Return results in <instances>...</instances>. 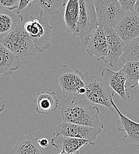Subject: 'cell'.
Listing matches in <instances>:
<instances>
[{
  "mask_svg": "<svg viewBox=\"0 0 139 154\" xmlns=\"http://www.w3.org/2000/svg\"><path fill=\"white\" fill-rule=\"evenodd\" d=\"M19 0H0V8L12 11L19 7Z\"/></svg>",
  "mask_w": 139,
  "mask_h": 154,
  "instance_id": "23",
  "label": "cell"
},
{
  "mask_svg": "<svg viewBox=\"0 0 139 154\" xmlns=\"http://www.w3.org/2000/svg\"><path fill=\"white\" fill-rule=\"evenodd\" d=\"M85 93H86V89H85V87L80 88V90H79L78 92V95L85 94Z\"/></svg>",
  "mask_w": 139,
  "mask_h": 154,
  "instance_id": "29",
  "label": "cell"
},
{
  "mask_svg": "<svg viewBox=\"0 0 139 154\" xmlns=\"http://www.w3.org/2000/svg\"><path fill=\"white\" fill-rule=\"evenodd\" d=\"M36 3V1H26V0H20L19 5L17 8V13L20 14L27 10H29L32 5V4Z\"/></svg>",
  "mask_w": 139,
  "mask_h": 154,
  "instance_id": "25",
  "label": "cell"
},
{
  "mask_svg": "<svg viewBox=\"0 0 139 154\" xmlns=\"http://www.w3.org/2000/svg\"><path fill=\"white\" fill-rule=\"evenodd\" d=\"M107 42V54L102 60L112 68L116 66L124 52L125 43L114 29H104Z\"/></svg>",
  "mask_w": 139,
  "mask_h": 154,
  "instance_id": "9",
  "label": "cell"
},
{
  "mask_svg": "<svg viewBox=\"0 0 139 154\" xmlns=\"http://www.w3.org/2000/svg\"><path fill=\"white\" fill-rule=\"evenodd\" d=\"M83 79L86 89V99L92 104H99L107 107L110 111L114 110L111 103L114 91L101 77L85 72Z\"/></svg>",
  "mask_w": 139,
  "mask_h": 154,
  "instance_id": "3",
  "label": "cell"
},
{
  "mask_svg": "<svg viewBox=\"0 0 139 154\" xmlns=\"http://www.w3.org/2000/svg\"><path fill=\"white\" fill-rule=\"evenodd\" d=\"M80 14L74 36L79 37L80 42L86 45L91 32L99 27L92 0H79Z\"/></svg>",
  "mask_w": 139,
  "mask_h": 154,
  "instance_id": "5",
  "label": "cell"
},
{
  "mask_svg": "<svg viewBox=\"0 0 139 154\" xmlns=\"http://www.w3.org/2000/svg\"><path fill=\"white\" fill-rule=\"evenodd\" d=\"M134 13L139 16V0L136 1L135 9H134Z\"/></svg>",
  "mask_w": 139,
  "mask_h": 154,
  "instance_id": "28",
  "label": "cell"
},
{
  "mask_svg": "<svg viewBox=\"0 0 139 154\" xmlns=\"http://www.w3.org/2000/svg\"><path fill=\"white\" fill-rule=\"evenodd\" d=\"M83 74L78 70H73L66 65H63L56 75L55 81L62 89V96L64 98L78 95V92L80 88L85 86Z\"/></svg>",
  "mask_w": 139,
  "mask_h": 154,
  "instance_id": "7",
  "label": "cell"
},
{
  "mask_svg": "<svg viewBox=\"0 0 139 154\" xmlns=\"http://www.w3.org/2000/svg\"><path fill=\"white\" fill-rule=\"evenodd\" d=\"M75 98L60 108L62 122L102 129L104 125L99 120V108L87 99L75 102Z\"/></svg>",
  "mask_w": 139,
  "mask_h": 154,
  "instance_id": "1",
  "label": "cell"
},
{
  "mask_svg": "<svg viewBox=\"0 0 139 154\" xmlns=\"http://www.w3.org/2000/svg\"><path fill=\"white\" fill-rule=\"evenodd\" d=\"M120 71L126 78V88H136L139 80V62H125Z\"/></svg>",
  "mask_w": 139,
  "mask_h": 154,
  "instance_id": "20",
  "label": "cell"
},
{
  "mask_svg": "<svg viewBox=\"0 0 139 154\" xmlns=\"http://www.w3.org/2000/svg\"><path fill=\"white\" fill-rule=\"evenodd\" d=\"M138 86L139 87V82H138Z\"/></svg>",
  "mask_w": 139,
  "mask_h": 154,
  "instance_id": "31",
  "label": "cell"
},
{
  "mask_svg": "<svg viewBox=\"0 0 139 154\" xmlns=\"http://www.w3.org/2000/svg\"><path fill=\"white\" fill-rule=\"evenodd\" d=\"M67 1L65 0H37L36 4L42 8L46 14L49 16L57 15L59 9L65 6Z\"/></svg>",
  "mask_w": 139,
  "mask_h": 154,
  "instance_id": "21",
  "label": "cell"
},
{
  "mask_svg": "<svg viewBox=\"0 0 139 154\" xmlns=\"http://www.w3.org/2000/svg\"><path fill=\"white\" fill-rule=\"evenodd\" d=\"M5 107V101L3 98L0 96V113L4 110Z\"/></svg>",
  "mask_w": 139,
  "mask_h": 154,
  "instance_id": "27",
  "label": "cell"
},
{
  "mask_svg": "<svg viewBox=\"0 0 139 154\" xmlns=\"http://www.w3.org/2000/svg\"><path fill=\"white\" fill-rule=\"evenodd\" d=\"M86 45L89 55L95 56L98 61L103 60L107 54V42L104 28L99 26L93 30Z\"/></svg>",
  "mask_w": 139,
  "mask_h": 154,
  "instance_id": "11",
  "label": "cell"
},
{
  "mask_svg": "<svg viewBox=\"0 0 139 154\" xmlns=\"http://www.w3.org/2000/svg\"><path fill=\"white\" fill-rule=\"evenodd\" d=\"M38 143L41 148H46L49 145V140L43 137L38 140Z\"/></svg>",
  "mask_w": 139,
  "mask_h": 154,
  "instance_id": "26",
  "label": "cell"
},
{
  "mask_svg": "<svg viewBox=\"0 0 139 154\" xmlns=\"http://www.w3.org/2000/svg\"><path fill=\"white\" fill-rule=\"evenodd\" d=\"M119 1L124 11H125V13L127 12L134 13L135 5L136 3V0H129V1L119 0Z\"/></svg>",
  "mask_w": 139,
  "mask_h": 154,
  "instance_id": "24",
  "label": "cell"
},
{
  "mask_svg": "<svg viewBox=\"0 0 139 154\" xmlns=\"http://www.w3.org/2000/svg\"><path fill=\"white\" fill-rule=\"evenodd\" d=\"M79 14V1H67L64 12V21L66 29L72 35H74L77 28Z\"/></svg>",
  "mask_w": 139,
  "mask_h": 154,
  "instance_id": "19",
  "label": "cell"
},
{
  "mask_svg": "<svg viewBox=\"0 0 139 154\" xmlns=\"http://www.w3.org/2000/svg\"><path fill=\"white\" fill-rule=\"evenodd\" d=\"M111 103L119 115V119L117 122L118 130L126 132V135L122 139L123 142L127 144L139 143V123H136L124 115L119 111L113 100H111Z\"/></svg>",
  "mask_w": 139,
  "mask_h": 154,
  "instance_id": "13",
  "label": "cell"
},
{
  "mask_svg": "<svg viewBox=\"0 0 139 154\" xmlns=\"http://www.w3.org/2000/svg\"><path fill=\"white\" fill-rule=\"evenodd\" d=\"M59 154H67L66 152H65V151H64V150H62V151L60 152Z\"/></svg>",
  "mask_w": 139,
  "mask_h": 154,
  "instance_id": "30",
  "label": "cell"
},
{
  "mask_svg": "<svg viewBox=\"0 0 139 154\" xmlns=\"http://www.w3.org/2000/svg\"><path fill=\"white\" fill-rule=\"evenodd\" d=\"M23 22V17L10 10L0 8V39L11 32L14 28Z\"/></svg>",
  "mask_w": 139,
  "mask_h": 154,
  "instance_id": "18",
  "label": "cell"
},
{
  "mask_svg": "<svg viewBox=\"0 0 139 154\" xmlns=\"http://www.w3.org/2000/svg\"><path fill=\"white\" fill-rule=\"evenodd\" d=\"M94 4L99 27L116 29L125 12L118 0H94Z\"/></svg>",
  "mask_w": 139,
  "mask_h": 154,
  "instance_id": "6",
  "label": "cell"
},
{
  "mask_svg": "<svg viewBox=\"0 0 139 154\" xmlns=\"http://www.w3.org/2000/svg\"><path fill=\"white\" fill-rule=\"evenodd\" d=\"M101 132L102 129L99 128L62 122L55 128L53 134L87 140L90 145H94L97 136Z\"/></svg>",
  "mask_w": 139,
  "mask_h": 154,
  "instance_id": "8",
  "label": "cell"
},
{
  "mask_svg": "<svg viewBox=\"0 0 139 154\" xmlns=\"http://www.w3.org/2000/svg\"><path fill=\"white\" fill-rule=\"evenodd\" d=\"M33 102L36 106V112L41 115H48L55 111L59 104L55 92L49 91L38 93Z\"/></svg>",
  "mask_w": 139,
  "mask_h": 154,
  "instance_id": "15",
  "label": "cell"
},
{
  "mask_svg": "<svg viewBox=\"0 0 139 154\" xmlns=\"http://www.w3.org/2000/svg\"><path fill=\"white\" fill-rule=\"evenodd\" d=\"M21 59L8 50L0 41V77L12 74L20 65Z\"/></svg>",
  "mask_w": 139,
  "mask_h": 154,
  "instance_id": "17",
  "label": "cell"
},
{
  "mask_svg": "<svg viewBox=\"0 0 139 154\" xmlns=\"http://www.w3.org/2000/svg\"><path fill=\"white\" fill-rule=\"evenodd\" d=\"M38 140V137H33L31 134L21 135L18 137L10 154H44Z\"/></svg>",
  "mask_w": 139,
  "mask_h": 154,
  "instance_id": "16",
  "label": "cell"
},
{
  "mask_svg": "<svg viewBox=\"0 0 139 154\" xmlns=\"http://www.w3.org/2000/svg\"><path fill=\"white\" fill-rule=\"evenodd\" d=\"M101 76L110 87L125 101H128L130 95L125 87L126 78L120 71L115 72L109 68H104Z\"/></svg>",
  "mask_w": 139,
  "mask_h": 154,
  "instance_id": "12",
  "label": "cell"
},
{
  "mask_svg": "<svg viewBox=\"0 0 139 154\" xmlns=\"http://www.w3.org/2000/svg\"><path fill=\"white\" fill-rule=\"evenodd\" d=\"M30 19L24 24V30L33 41L37 52L42 53L51 48L50 40L53 27L42 11L32 16Z\"/></svg>",
  "mask_w": 139,
  "mask_h": 154,
  "instance_id": "2",
  "label": "cell"
},
{
  "mask_svg": "<svg viewBox=\"0 0 139 154\" xmlns=\"http://www.w3.org/2000/svg\"><path fill=\"white\" fill-rule=\"evenodd\" d=\"M24 24L23 22L19 24L7 36L0 39L8 50L23 60L38 52L33 41L24 30Z\"/></svg>",
  "mask_w": 139,
  "mask_h": 154,
  "instance_id": "4",
  "label": "cell"
},
{
  "mask_svg": "<svg viewBox=\"0 0 139 154\" xmlns=\"http://www.w3.org/2000/svg\"><path fill=\"white\" fill-rule=\"evenodd\" d=\"M51 144L58 149L64 150L67 154H80V149L89 142L87 140L57 134L52 138Z\"/></svg>",
  "mask_w": 139,
  "mask_h": 154,
  "instance_id": "14",
  "label": "cell"
},
{
  "mask_svg": "<svg viewBox=\"0 0 139 154\" xmlns=\"http://www.w3.org/2000/svg\"><path fill=\"white\" fill-rule=\"evenodd\" d=\"M119 38L127 43L139 37V16L135 13L127 12L115 29Z\"/></svg>",
  "mask_w": 139,
  "mask_h": 154,
  "instance_id": "10",
  "label": "cell"
},
{
  "mask_svg": "<svg viewBox=\"0 0 139 154\" xmlns=\"http://www.w3.org/2000/svg\"><path fill=\"white\" fill-rule=\"evenodd\" d=\"M122 62H139V37L125 43L124 52L121 56Z\"/></svg>",
  "mask_w": 139,
  "mask_h": 154,
  "instance_id": "22",
  "label": "cell"
}]
</instances>
